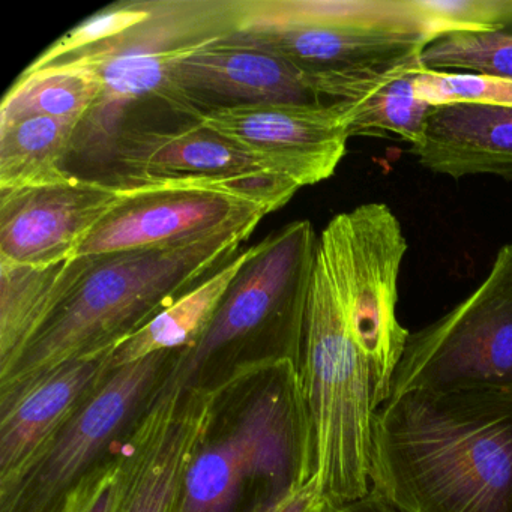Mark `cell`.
<instances>
[{
  "label": "cell",
  "instance_id": "obj_1",
  "mask_svg": "<svg viewBox=\"0 0 512 512\" xmlns=\"http://www.w3.org/2000/svg\"><path fill=\"white\" fill-rule=\"evenodd\" d=\"M379 286L353 257L343 212L317 242L301 341L296 353L310 422L314 475L331 505L370 491L376 391L368 350L385 323Z\"/></svg>",
  "mask_w": 512,
  "mask_h": 512
},
{
  "label": "cell",
  "instance_id": "obj_2",
  "mask_svg": "<svg viewBox=\"0 0 512 512\" xmlns=\"http://www.w3.org/2000/svg\"><path fill=\"white\" fill-rule=\"evenodd\" d=\"M370 490L404 512H512V392L392 395L374 415Z\"/></svg>",
  "mask_w": 512,
  "mask_h": 512
},
{
  "label": "cell",
  "instance_id": "obj_3",
  "mask_svg": "<svg viewBox=\"0 0 512 512\" xmlns=\"http://www.w3.org/2000/svg\"><path fill=\"white\" fill-rule=\"evenodd\" d=\"M445 34L427 0H236L229 38L295 65L320 100L350 103L421 68Z\"/></svg>",
  "mask_w": 512,
  "mask_h": 512
},
{
  "label": "cell",
  "instance_id": "obj_4",
  "mask_svg": "<svg viewBox=\"0 0 512 512\" xmlns=\"http://www.w3.org/2000/svg\"><path fill=\"white\" fill-rule=\"evenodd\" d=\"M263 218L251 215L160 247L95 254L71 295L0 379V389L85 353L118 346L238 256Z\"/></svg>",
  "mask_w": 512,
  "mask_h": 512
},
{
  "label": "cell",
  "instance_id": "obj_5",
  "mask_svg": "<svg viewBox=\"0 0 512 512\" xmlns=\"http://www.w3.org/2000/svg\"><path fill=\"white\" fill-rule=\"evenodd\" d=\"M217 386L214 419L191 458L175 512H236L251 487L314 476L310 422L290 356L251 359Z\"/></svg>",
  "mask_w": 512,
  "mask_h": 512
},
{
  "label": "cell",
  "instance_id": "obj_6",
  "mask_svg": "<svg viewBox=\"0 0 512 512\" xmlns=\"http://www.w3.org/2000/svg\"><path fill=\"white\" fill-rule=\"evenodd\" d=\"M236 0H154L151 20L65 59L97 71L103 94L77 131L76 152L106 157L139 104H157L187 119L172 86L173 67L206 44L230 37ZM190 122V121H188Z\"/></svg>",
  "mask_w": 512,
  "mask_h": 512
},
{
  "label": "cell",
  "instance_id": "obj_7",
  "mask_svg": "<svg viewBox=\"0 0 512 512\" xmlns=\"http://www.w3.org/2000/svg\"><path fill=\"white\" fill-rule=\"evenodd\" d=\"M319 238L308 220L293 221L253 245L211 325L173 370L185 385L227 353L259 340L274 341L295 361Z\"/></svg>",
  "mask_w": 512,
  "mask_h": 512
},
{
  "label": "cell",
  "instance_id": "obj_8",
  "mask_svg": "<svg viewBox=\"0 0 512 512\" xmlns=\"http://www.w3.org/2000/svg\"><path fill=\"white\" fill-rule=\"evenodd\" d=\"M472 388L512 392V244L497 251L467 298L409 335L391 397L410 389Z\"/></svg>",
  "mask_w": 512,
  "mask_h": 512
},
{
  "label": "cell",
  "instance_id": "obj_9",
  "mask_svg": "<svg viewBox=\"0 0 512 512\" xmlns=\"http://www.w3.org/2000/svg\"><path fill=\"white\" fill-rule=\"evenodd\" d=\"M178 352L115 368L62 430L43 460L5 499L0 512H59L67 494L136 424L169 374Z\"/></svg>",
  "mask_w": 512,
  "mask_h": 512
},
{
  "label": "cell",
  "instance_id": "obj_10",
  "mask_svg": "<svg viewBox=\"0 0 512 512\" xmlns=\"http://www.w3.org/2000/svg\"><path fill=\"white\" fill-rule=\"evenodd\" d=\"M124 187V185H122ZM127 197L94 230L77 256L142 250L211 232L290 202L296 185H130Z\"/></svg>",
  "mask_w": 512,
  "mask_h": 512
},
{
  "label": "cell",
  "instance_id": "obj_11",
  "mask_svg": "<svg viewBox=\"0 0 512 512\" xmlns=\"http://www.w3.org/2000/svg\"><path fill=\"white\" fill-rule=\"evenodd\" d=\"M217 388L185 385L170 370L125 434L127 475L116 512H175L182 482L214 419Z\"/></svg>",
  "mask_w": 512,
  "mask_h": 512
},
{
  "label": "cell",
  "instance_id": "obj_12",
  "mask_svg": "<svg viewBox=\"0 0 512 512\" xmlns=\"http://www.w3.org/2000/svg\"><path fill=\"white\" fill-rule=\"evenodd\" d=\"M106 160L112 170L101 179L124 187L286 181L259 158L199 122L173 128L134 122L119 131Z\"/></svg>",
  "mask_w": 512,
  "mask_h": 512
},
{
  "label": "cell",
  "instance_id": "obj_13",
  "mask_svg": "<svg viewBox=\"0 0 512 512\" xmlns=\"http://www.w3.org/2000/svg\"><path fill=\"white\" fill-rule=\"evenodd\" d=\"M197 122L298 188L331 178L350 139L340 103L256 104L212 110Z\"/></svg>",
  "mask_w": 512,
  "mask_h": 512
},
{
  "label": "cell",
  "instance_id": "obj_14",
  "mask_svg": "<svg viewBox=\"0 0 512 512\" xmlns=\"http://www.w3.org/2000/svg\"><path fill=\"white\" fill-rule=\"evenodd\" d=\"M113 350L85 353L0 389V499L22 484L103 385Z\"/></svg>",
  "mask_w": 512,
  "mask_h": 512
},
{
  "label": "cell",
  "instance_id": "obj_15",
  "mask_svg": "<svg viewBox=\"0 0 512 512\" xmlns=\"http://www.w3.org/2000/svg\"><path fill=\"white\" fill-rule=\"evenodd\" d=\"M127 194L122 185L77 175L44 187L0 190V262L50 266L76 257Z\"/></svg>",
  "mask_w": 512,
  "mask_h": 512
},
{
  "label": "cell",
  "instance_id": "obj_16",
  "mask_svg": "<svg viewBox=\"0 0 512 512\" xmlns=\"http://www.w3.org/2000/svg\"><path fill=\"white\" fill-rule=\"evenodd\" d=\"M172 86L188 121L212 110L256 104H320L304 74L286 59L226 37L173 67Z\"/></svg>",
  "mask_w": 512,
  "mask_h": 512
},
{
  "label": "cell",
  "instance_id": "obj_17",
  "mask_svg": "<svg viewBox=\"0 0 512 512\" xmlns=\"http://www.w3.org/2000/svg\"><path fill=\"white\" fill-rule=\"evenodd\" d=\"M409 152L437 175H494L512 181V107H434Z\"/></svg>",
  "mask_w": 512,
  "mask_h": 512
},
{
  "label": "cell",
  "instance_id": "obj_18",
  "mask_svg": "<svg viewBox=\"0 0 512 512\" xmlns=\"http://www.w3.org/2000/svg\"><path fill=\"white\" fill-rule=\"evenodd\" d=\"M91 262L92 256L50 266L0 262V379L11 373Z\"/></svg>",
  "mask_w": 512,
  "mask_h": 512
},
{
  "label": "cell",
  "instance_id": "obj_19",
  "mask_svg": "<svg viewBox=\"0 0 512 512\" xmlns=\"http://www.w3.org/2000/svg\"><path fill=\"white\" fill-rule=\"evenodd\" d=\"M253 247L242 250L211 277L179 296L146 325L128 335L113 350L112 370L161 352L190 349L211 325Z\"/></svg>",
  "mask_w": 512,
  "mask_h": 512
},
{
  "label": "cell",
  "instance_id": "obj_20",
  "mask_svg": "<svg viewBox=\"0 0 512 512\" xmlns=\"http://www.w3.org/2000/svg\"><path fill=\"white\" fill-rule=\"evenodd\" d=\"M80 124L68 119L35 118L0 124V190L44 187L68 181L65 169Z\"/></svg>",
  "mask_w": 512,
  "mask_h": 512
},
{
  "label": "cell",
  "instance_id": "obj_21",
  "mask_svg": "<svg viewBox=\"0 0 512 512\" xmlns=\"http://www.w3.org/2000/svg\"><path fill=\"white\" fill-rule=\"evenodd\" d=\"M103 94L94 68L76 59H62L37 73H22L0 106V124L47 116L82 122Z\"/></svg>",
  "mask_w": 512,
  "mask_h": 512
},
{
  "label": "cell",
  "instance_id": "obj_22",
  "mask_svg": "<svg viewBox=\"0 0 512 512\" xmlns=\"http://www.w3.org/2000/svg\"><path fill=\"white\" fill-rule=\"evenodd\" d=\"M422 70L406 71L361 100L340 103L349 137L398 136L413 145L434 109L416 95L415 79Z\"/></svg>",
  "mask_w": 512,
  "mask_h": 512
},
{
  "label": "cell",
  "instance_id": "obj_23",
  "mask_svg": "<svg viewBox=\"0 0 512 512\" xmlns=\"http://www.w3.org/2000/svg\"><path fill=\"white\" fill-rule=\"evenodd\" d=\"M422 67L437 71H472L512 79V0H502L496 31L449 32L431 43Z\"/></svg>",
  "mask_w": 512,
  "mask_h": 512
},
{
  "label": "cell",
  "instance_id": "obj_24",
  "mask_svg": "<svg viewBox=\"0 0 512 512\" xmlns=\"http://www.w3.org/2000/svg\"><path fill=\"white\" fill-rule=\"evenodd\" d=\"M152 16H154V0L122 2V4L118 2L112 7L104 8L74 26L52 46L47 47L23 73H37L83 50L107 43L130 29L148 22Z\"/></svg>",
  "mask_w": 512,
  "mask_h": 512
},
{
  "label": "cell",
  "instance_id": "obj_25",
  "mask_svg": "<svg viewBox=\"0 0 512 512\" xmlns=\"http://www.w3.org/2000/svg\"><path fill=\"white\" fill-rule=\"evenodd\" d=\"M415 91L431 107L451 104L512 107V79L494 74L424 68L416 76Z\"/></svg>",
  "mask_w": 512,
  "mask_h": 512
},
{
  "label": "cell",
  "instance_id": "obj_26",
  "mask_svg": "<svg viewBox=\"0 0 512 512\" xmlns=\"http://www.w3.org/2000/svg\"><path fill=\"white\" fill-rule=\"evenodd\" d=\"M122 439L115 452H110L67 494L59 512L118 511L127 475V454Z\"/></svg>",
  "mask_w": 512,
  "mask_h": 512
},
{
  "label": "cell",
  "instance_id": "obj_27",
  "mask_svg": "<svg viewBox=\"0 0 512 512\" xmlns=\"http://www.w3.org/2000/svg\"><path fill=\"white\" fill-rule=\"evenodd\" d=\"M326 502L317 476L260 496L245 512H319Z\"/></svg>",
  "mask_w": 512,
  "mask_h": 512
},
{
  "label": "cell",
  "instance_id": "obj_28",
  "mask_svg": "<svg viewBox=\"0 0 512 512\" xmlns=\"http://www.w3.org/2000/svg\"><path fill=\"white\" fill-rule=\"evenodd\" d=\"M334 512H404L394 503L386 500L380 494L368 491L361 499L353 500L346 505L334 506Z\"/></svg>",
  "mask_w": 512,
  "mask_h": 512
},
{
  "label": "cell",
  "instance_id": "obj_29",
  "mask_svg": "<svg viewBox=\"0 0 512 512\" xmlns=\"http://www.w3.org/2000/svg\"><path fill=\"white\" fill-rule=\"evenodd\" d=\"M319 512H334V505H331V503L326 500Z\"/></svg>",
  "mask_w": 512,
  "mask_h": 512
}]
</instances>
